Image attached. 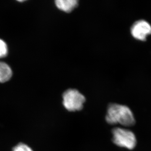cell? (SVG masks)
<instances>
[{
    "label": "cell",
    "instance_id": "cell-7",
    "mask_svg": "<svg viewBox=\"0 0 151 151\" xmlns=\"http://www.w3.org/2000/svg\"><path fill=\"white\" fill-rule=\"evenodd\" d=\"M12 151H33V150L27 145L20 143L12 149Z\"/></svg>",
    "mask_w": 151,
    "mask_h": 151
},
{
    "label": "cell",
    "instance_id": "cell-6",
    "mask_svg": "<svg viewBox=\"0 0 151 151\" xmlns=\"http://www.w3.org/2000/svg\"><path fill=\"white\" fill-rule=\"evenodd\" d=\"M12 69L9 66L4 62H0V82L7 81L12 77Z\"/></svg>",
    "mask_w": 151,
    "mask_h": 151
},
{
    "label": "cell",
    "instance_id": "cell-1",
    "mask_svg": "<svg viewBox=\"0 0 151 151\" xmlns=\"http://www.w3.org/2000/svg\"><path fill=\"white\" fill-rule=\"evenodd\" d=\"M106 120L110 125L119 124L125 127H131L136 123L131 109L127 106L117 103H111L108 106Z\"/></svg>",
    "mask_w": 151,
    "mask_h": 151
},
{
    "label": "cell",
    "instance_id": "cell-5",
    "mask_svg": "<svg viewBox=\"0 0 151 151\" xmlns=\"http://www.w3.org/2000/svg\"><path fill=\"white\" fill-rule=\"evenodd\" d=\"M55 4L57 9L62 12H70L74 10L78 5L77 0H57Z\"/></svg>",
    "mask_w": 151,
    "mask_h": 151
},
{
    "label": "cell",
    "instance_id": "cell-8",
    "mask_svg": "<svg viewBox=\"0 0 151 151\" xmlns=\"http://www.w3.org/2000/svg\"><path fill=\"white\" fill-rule=\"evenodd\" d=\"M7 45L3 40L0 39V58L4 57L7 54Z\"/></svg>",
    "mask_w": 151,
    "mask_h": 151
},
{
    "label": "cell",
    "instance_id": "cell-4",
    "mask_svg": "<svg viewBox=\"0 0 151 151\" xmlns=\"http://www.w3.org/2000/svg\"><path fill=\"white\" fill-rule=\"evenodd\" d=\"M131 33L136 39L145 41L147 36L151 34V24L144 19L137 20L131 25Z\"/></svg>",
    "mask_w": 151,
    "mask_h": 151
},
{
    "label": "cell",
    "instance_id": "cell-3",
    "mask_svg": "<svg viewBox=\"0 0 151 151\" xmlns=\"http://www.w3.org/2000/svg\"><path fill=\"white\" fill-rule=\"evenodd\" d=\"M62 103L64 108L69 111H80L82 110L86 102V97L80 91L70 88L66 90L62 95Z\"/></svg>",
    "mask_w": 151,
    "mask_h": 151
},
{
    "label": "cell",
    "instance_id": "cell-2",
    "mask_svg": "<svg viewBox=\"0 0 151 151\" xmlns=\"http://www.w3.org/2000/svg\"><path fill=\"white\" fill-rule=\"evenodd\" d=\"M112 134L113 142L118 147L133 150L136 146V135L131 130L116 127L113 129Z\"/></svg>",
    "mask_w": 151,
    "mask_h": 151
}]
</instances>
